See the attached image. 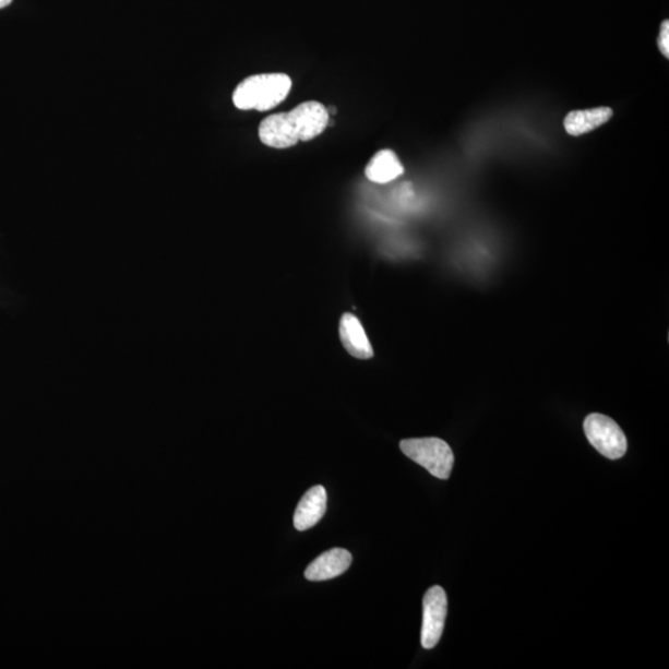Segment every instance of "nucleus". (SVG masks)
I'll return each mask as SVG.
<instances>
[{"label": "nucleus", "instance_id": "6", "mask_svg": "<svg viewBox=\"0 0 669 669\" xmlns=\"http://www.w3.org/2000/svg\"><path fill=\"white\" fill-rule=\"evenodd\" d=\"M353 563V555L343 548H335L318 557L306 571L310 582H324L345 573Z\"/></svg>", "mask_w": 669, "mask_h": 669}, {"label": "nucleus", "instance_id": "5", "mask_svg": "<svg viewBox=\"0 0 669 669\" xmlns=\"http://www.w3.org/2000/svg\"><path fill=\"white\" fill-rule=\"evenodd\" d=\"M447 613V599L443 588L435 585L423 599V626H421V646L434 648L442 638Z\"/></svg>", "mask_w": 669, "mask_h": 669}, {"label": "nucleus", "instance_id": "10", "mask_svg": "<svg viewBox=\"0 0 669 669\" xmlns=\"http://www.w3.org/2000/svg\"><path fill=\"white\" fill-rule=\"evenodd\" d=\"M403 172H405V168H403L397 154L390 150L375 153L365 170L366 177L372 182H378V184H387V182L399 178Z\"/></svg>", "mask_w": 669, "mask_h": 669}, {"label": "nucleus", "instance_id": "11", "mask_svg": "<svg viewBox=\"0 0 669 669\" xmlns=\"http://www.w3.org/2000/svg\"><path fill=\"white\" fill-rule=\"evenodd\" d=\"M659 50L665 55V58H669V23L668 21L662 23L661 33L658 36Z\"/></svg>", "mask_w": 669, "mask_h": 669}, {"label": "nucleus", "instance_id": "4", "mask_svg": "<svg viewBox=\"0 0 669 669\" xmlns=\"http://www.w3.org/2000/svg\"><path fill=\"white\" fill-rule=\"evenodd\" d=\"M584 432L589 443L608 459H621L628 452V439L616 420L593 414L584 420Z\"/></svg>", "mask_w": 669, "mask_h": 669}, {"label": "nucleus", "instance_id": "7", "mask_svg": "<svg viewBox=\"0 0 669 669\" xmlns=\"http://www.w3.org/2000/svg\"><path fill=\"white\" fill-rule=\"evenodd\" d=\"M338 330H341L342 343L348 354L355 359H372L373 348L359 319L350 313L344 314Z\"/></svg>", "mask_w": 669, "mask_h": 669}, {"label": "nucleus", "instance_id": "3", "mask_svg": "<svg viewBox=\"0 0 669 669\" xmlns=\"http://www.w3.org/2000/svg\"><path fill=\"white\" fill-rule=\"evenodd\" d=\"M401 451L410 461L423 466L440 480H447L454 466L452 447L439 438L406 439L401 442Z\"/></svg>", "mask_w": 669, "mask_h": 669}, {"label": "nucleus", "instance_id": "1", "mask_svg": "<svg viewBox=\"0 0 669 669\" xmlns=\"http://www.w3.org/2000/svg\"><path fill=\"white\" fill-rule=\"evenodd\" d=\"M328 118L323 104L309 100L290 112L265 117L260 126V140L271 148H291L300 142L315 140L326 130Z\"/></svg>", "mask_w": 669, "mask_h": 669}, {"label": "nucleus", "instance_id": "9", "mask_svg": "<svg viewBox=\"0 0 669 669\" xmlns=\"http://www.w3.org/2000/svg\"><path fill=\"white\" fill-rule=\"evenodd\" d=\"M613 116L609 107H598L573 111L564 119V128L568 134L580 136L589 133L608 123Z\"/></svg>", "mask_w": 669, "mask_h": 669}, {"label": "nucleus", "instance_id": "2", "mask_svg": "<svg viewBox=\"0 0 669 669\" xmlns=\"http://www.w3.org/2000/svg\"><path fill=\"white\" fill-rule=\"evenodd\" d=\"M291 79L286 73H261L247 77L234 93V104L242 111L265 112L279 106L290 93Z\"/></svg>", "mask_w": 669, "mask_h": 669}, {"label": "nucleus", "instance_id": "8", "mask_svg": "<svg viewBox=\"0 0 669 669\" xmlns=\"http://www.w3.org/2000/svg\"><path fill=\"white\" fill-rule=\"evenodd\" d=\"M327 494L322 485L311 488L301 498L295 513V526L298 530H307L319 524L326 512Z\"/></svg>", "mask_w": 669, "mask_h": 669}, {"label": "nucleus", "instance_id": "12", "mask_svg": "<svg viewBox=\"0 0 669 669\" xmlns=\"http://www.w3.org/2000/svg\"><path fill=\"white\" fill-rule=\"evenodd\" d=\"M12 2L13 0H0V9L11 5Z\"/></svg>", "mask_w": 669, "mask_h": 669}]
</instances>
